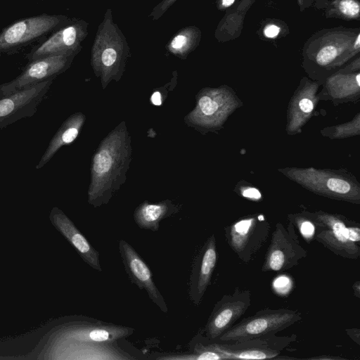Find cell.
I'll use <instances>...</instances> for the list:
<instances>
[{
  "label": "cell",
  "instance_id": "1",
  "mask_svg": "<svg viewBox=\"0 0 360 360\" xmlns=\"http://www.w3.org/2000/svg\"><path fill=\"white\" fill-rule=\"evenodd\" d=\"M132 157L131 141L125 121L101 141L91 165L88 202L94 207L107 204L125 183Z\"/></svg>",
  "mask_w": 360,
  "mask_h": 360
},
{
  "label": "cell",
  "instance_id": "2",
  "mask_svg": "<svg viewBox=\"0 0 360 360\" xmlns=\"http://www.w3.org/2000/svg\"><path fill=\"white\" fill-rule=\"evenodd\" d=\"M129 56L127 39L114 22L111 8H108L98 27L91 51V65L103 89L112 81L120 80Z\"/></svg>",
  "mask_w": 360,
  "mask_h": 360
},
{
  "label": "cell",
  "instance_id": "3",
  "mask_svg": "<svg viewBox=\"0 0 360 360\" xmlns=\"http://www.w3.org/2000/svg\"><path fill=\"white\" fill-rule=\"evenodd\" d=\"M302 319V314L297 310L287 308L261 309L233 324L212 342L233 343L276 334Z\"/></svg>",
  "mask_w": 360,
  "mask_h": 360
},
{
  "label": "cell",
  "instance_id": "4",
  "mask_svg": "<svg viewBox=\"0 0 360 360\" xmlns=\"http://www.w3.org/2000/svg\"><path fill=\"white\" fill-rule=\"evenodd\" d=\"M73 18L64 15L41 14L17 20L0 32V57L13 53L68 25Z\"/></svg>",
  "mask_w": 360,
  "mask_h": 360
},
{
  "label": "cell",
  "instance_id": "5",
  "mask_svg": "<svg viewBox=\"0 0 360 360\" xmlns=\"http://www.w3.org/2000/svg\"><path fill=\"white\" fill-rule=\"evenodd\" d=\"M316 224L314 238L334 254L346 259L360 256V228L337 215L317 214L310 217Z\"/></svg>",
  "mask_w": 360,
  "mask_h": 360
},
{
  "label": "cell",
  "instance_id": "6",
  "mask_svg": "<svg viewBox=\"0 0 360 360\" xmlns=\"http://www.w3.org/2000/svg\"><path fill=\"white\" fill-rule=\"evenodd\" d=\"M270 225L263 214L242 218L224 228L226 243L244 263L253 260L266 243Z\"/></svg>",
  "mask_w": 360,
  "mask_h": 360
},
{
  "label": "cell",
  "instance_id": "7",
  "mask_svg": "<svg viewBox=\"0 0 360 360\" xmlns=\"http://www.w3.org/2000/svg\"><path fill=\"white\" fill-rule=\"evenodd\" d=\"M296 340L295 334L283 337L272 334L238 342L208 340L206 344L212 350L221 354L224 359H274Z\"/></svg>",
  "mask_w": 360,
  "mask_h": 360
},
{
  "label": "cell",
  "instance_id": "8",
  "mask_svg": "<svg viewBox=\"0 0 360 360\" xmlns=\"http://www.w3.org/2000/svg\"><path fill=\"white\" fill-rule=\"evenodd\" d=\"M307 256L300 245L295 225L290 221L288 228L277 224L271 233L262 271H280L291 269Z\"/></svg>",
  "mask_w": 360,
  "mask_h": 360
},
{
  "label": "cell",
  "instance_id": "9",
  "mask_svg": "<svg viewBox=\"0 0 360 360\" xmlns=\"http://www.w3.org/2000/svg\"><path fill=\"white\" fill-rule=\"evenodd\" d=\"M56 77L0 96V129L37 112Z\"/></svg>",
  "mask_w": 360,
  "mask_h": 360
},
{
  "label": "cell",
  "instance_id": "10",
  "mask_svg": "<svg viewBox=\"0 0 360 360\" xmlns=\"http://www.w3.org/2000/svg\"><path fill=\"white\" fill-rule=\"evenodd\" d=\"M251 304V292L236 287L231 294L224 295L214 306L205 326L209 341H215L230 328Z\"/></svg>",
  "mask_w": 360,
  "mask_h": 360
},
{
  "label": "cell",
  "instance_id": "11",
  "mask_svg": "<svg viewBox=\"0 0 360 360\" xmlns=\"http://www.w3.org/2000/svg\"><path fill=\"white\" fill-rule=\"evenodd\" d=\"M89 23L73 18L68 25L58 29L27 55L29 62L55 55H77L88 35Z\"/></svg>",
  "mask_w": 360,
  "mask_h": 360
},
{
  "label": "cell",
  "instance_id": "12",
  "mask_svg": "<svg viewBox=\"0 0 360 360\" xmlns=\"http://www.w3.org/2000/svg\"><path fill=\"white\" fill-rule=\"evenodd\" d=\"M75 56L55 55L29 62L18 76L0 85V96L22 90L49 78L56 77L70 68Z\"/></svg>",
  "mask_w": 360,
  "mask_h": 360
},
{
  "label": "cell",
  "instance_id": "13",
  "mask_svg": "<svg viewBox=\"0 0 360 360\" xmlns=\"http://www.w3.org/2000/svg\"><path fill=\"white\" fill-rule=\"evenodd\" d=\"M122 260L130 280L141 290H145L149 298L165 313L168 311L166 302L155 284L150 269L134 248L126 240L119 241Z\"/></svg>",
  "mask_w": 360,
  "mask_h": 360
},
{
  "label": "cell",
  "instance_id": "14",
  "mask_svg": "<svg viewBox=\"0 0 360 360\" xmlns=\"http://www.w3.org/2000/svg\"><path fill=\"white\" fill-rule=\"evenodd\" d=\"M217 260L216 238L212 234L196 256L190 276L189 297L195 305L200 304L210 284Z\"/></svg>",
  "mask_w": 360,
  "mask_h": 360
},
{
  "label": "cell",
  "instance_id": "15",
  "mask_svg": "<svg viewBox=\"0 0 360 360\" xmlns=\"http://www.w3.org/2000/svg\"><path fill=\"white\" fill-rule=\"evenodd\" d=\"M52 217L58 228L77 250L83 260L95 270L102 271L98 252L65 214L55 207L52 212Z\"/></svg>",
  "mask_w": 360,
  "mask_h": 360
},
{
  "label": "cell",
  "instance_id": "16",
  "mask_svg": "<svg viewBox=\"0 0 360 360\" xmlns=\"http://www.w3.org/2000/svg\"><path fill=\"white\" fill-rule=\"evenodd\" d=\"M85 120V115L81 112H75L68 117L50 141L46 150L36 165V169L43 167L62 146L74 142L79 136Z\"/></svg>",
  "mask_w": 360,
  "mask_h": 360
},
{
  "label": "cell",
  "instance_id": "17",
  "mask_svg": "<svg viewBox=\"0 0 360 360\" xmlns=\"http://www.w3.org/2000/svg\"><path fill=\"white\" fill-rule=\"evenodd\" d=\"M178 211V207L170 200H164L157 203L146 200L134 210V219L136 225L142 229L157 231L160 222Z\"/></svg>",
  "mask_w": 360,
  "mask_h": 360
},
{
  "label": "cell",
  "instance_id": "18",
  "mask_svg": "<svg viewBox=\"0 0 360 360\" xmlns=\"http://www.w3.org/2000/svg\"><path fill=\"white\" fill-rule=\"evenodd\" d=\"M200 37V32L196 27H185L170 39L166 49L174 56L186 59L198 46Z\"/></svg>",
  "mask_w": 360,
  "mask_h": 360
},
{
  "label": "cell",
  "instance_id": "19",
  "mask_svg": "<svg viewBox=\"0 0 360 360\" xmlns=\"http://www.w3.org/2000/svg\"><path fill=\"white\" fill-rule=\"evenodd\" d=\"M172 359L221 360L224 359L221 354L212 350L206 343L199 342L195 345L193 353L175 356Z\"/></svg>",
  "mask_w": 360,
  "mask_h": 360
},
{
  "label": "cell",
  "instance_id": "20",
  "mask_svg": "<svg viewBox=\"0 0 360 360\" xmlns=\"http://www.w3.org/2000/svg\"><path fill=\"white\" fill-rule=\"evenodd\" d=\"M290 221L295 224L301 236L305 239L307 243H311L316 230V224L311 217H297L290 219Z\"/></svg>",
  "mask_w": 360,
  "mask_h": 360
},
{
  "label": "cell",
  "instance_id": "21",
  "mask_svg": "<svg viewBox=\"0 0 360 360\" xmlns=\"http://www.w3.org/2000/svg\"><path fill=\"white\" fill-rule=\"evenodd\" d=\"M338 51L336 47L332 45L326 46L322 48L317 54L316 61L321 65L330 63L337 56Z\"/></svg>",
  "mask_w": 360,
  "mask_h": 360
},
{
  "label": "cell",
  "instance_id": "22",
  "mask_svg": "<svg viewBox=\"0 0 360 360\" xmlns=\"http://www.w3.org/2000/svg\"><path fill=\"white\" fill-rule=\"evenodd\" d=\"M327 186L329 190L339 194H346L349 193L351 186L347 181L340 179H330L327 181Z\"/></svg>",
  "mask_w": 360,
  "mask_h": 360
},
{
  "label": "cell",
  "instance_id": "23",
  "mask_svg": "<svg viewBox=\"0 0 360 360\" xmlns=\"http://www.w3.org/2000/svg\"><path fill=\"white\" fill-rule=\"evenodd\" d=\"M340 10L347 16H355L359 12V5L354 0H343L339 5Z\"/></svg>",
  "mask_w": 360,
  "mask_h": 360
},
{
  "label": "cell",
  "instance_id": "24",
  "mask_svg": "<svg viewBox=\"0 0 360 360\" xmlns=\"http://www.w3.org/2000/svg\"><path fill=\"white\" fill-rule=\"evenodd\" d=\"M299 106L304 112H310L314 108L312 101L308 98H302L299 103Z\"/></svg>",
  "mask_w": 360,
  "mask_h": 360
},
{
  "label": "cell",
  "instance_id": "25",
  "mask_svg": "<svg viewBox=\"0 0 360 360\" xmlns=\"http://www.w3.org/2000/svg\"><path fill=\"white\" fill-rule=\"evenodd\" d=\"M280 32V28L274 25H270L266 27L264 33L266 37L274 38L278 35Z\"/></svg>",
  "mask_w": 360,
  "mask_h": 360
},
{
  "label": "cell",
  "instance_id": "26",
  "mask_svg": "<svg viewBox=\"0 0 360 360\" xmlns=\"http://www.w3.org/2000/svg\"><path fill=\"white\" fill-rule=\"evenodd\" d=\"M243 195L246 198L259 199L261 197V194L258 190L254 188H247L243 192Z\"/></svg>",
  "mask_w": 360,
  "mask_h": 360
},
{
  "label": "cell",
  "instance_id": "27",
  "mask_svg": "<svg viewBox=\"0 0 360 360\" xmlns=\"http://www.w3.org/2000/svg\"><path fill=\"white\" fill-rule=\"evenodd\" d=\"M347 334L358 345L360 344V330L359 328H349L345 330Z\"/></svg>",
  "mask_w": 360,
  "mask_h": 360
},
{
  "label": "cell",
  "instance_id": "28",
  "mask_svg": "<svg viewBox=\"0 0 360 360\" xmlns=\"http://www.w3.org/2000/svg\"><path fill=\"white\" fill-rule=\"evenodd\" d=\"M307 359H311V360H342V359H346L345 358H342L341 356H330V355H321V356H313L310 358H307Z\"/></svg>",
  "mask_w": 360,
  "mask_h": 360
},
{
  "label": "cell",
  "instance_id": "29",
  "mask_svg": "<svg viewBox=\"0 0 360 360\" xmlns=\"http://www.w3.org/2000/svg\"><path fill=\"white\" fill-rule=\"evenodd\" d=\"M161 96L157 92L154 93L151 97V101L154 105H160L161 104Z\"/></svg>",
  "mask_w": 360,
  "mask_h": 360
},
{
  "label": "cell",
  "instance_id": "30",
  "mask_svg": "<svg viewBox=\"0 0 360 360\" xmlns=\"http://www.w3.org/2000/svg\"><path fill=\"white\" fill-rule=\"evenodd\" d=\"M353 289L354 290V292H356V295H355L357 297H359V293H360V291H359V282H356L354 285H353Z\"/></svg>",
  "mask_w": 360,
  "mask_h": 360
},
{
  "label": "cell",
  "instance_id": "31",
  "mask_svg": "<svg viewBox=\"0 0 360 360\" xmlns=\"http://www.w3.org/2000/svg\"><path fill=\"white\" fill-rule=\"evenodd\" d=\"M235 0H222L221 1V4L222 6L226 7V6H231V4H233V3L234 2Z\"/></svg>",
  "mask_w": 360,
  "mask_h": 360
},
{
  "label": "cell",
  "instance_id": "32",
  "mask_svg": "<svg viewBox=\"0 0 360 360\" xmlns=\"http://www.w3.org/2000/svg\"><path fill=\"white\" fill-rule=\"evenodd\" d=\"M360 46V35L358 34L357 38L354 43V48L359 49Z\"/></svg>",
  "mask_w": 360,
  "mask_h": 360
},
{
  "label": "cell",
  "instance_id": "33",
  "mask_svg": "<svg viewBox=\"0 0 360 360\" xmlns=\"http://www.w3.org/2000/svg\"><path fill=\"white\" fill-rule=\"evenodd\" d=\"M359 77H360V75L359 74H358L356 77V83H357V85L359 86Z\"/></svg>",
  "mask_w": 360,
  "mask_h": 360
}]
</instances>
